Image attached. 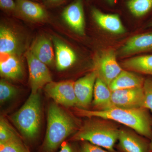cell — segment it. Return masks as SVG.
<instances>
[{
	"mask_svg": "<svg viewBox=\"0 0 152 152\" xmlns=\"http://www.w3.org/2000/svg\"><path fill=\"white\" fill-rule=\"evenodd\" d=\"M147 109H126L113 107L104 110H90L78 108L77 114L80 116L97 118L120 123L132 129L147 138L152 137V119Z\"/></svg>",
	"mask_w": 152,
	"mask_h": 152,
	"instance_id": "1",
	"label": "cell"
},
{
	"mask_svg": "<svg viewBox=\"0 0 152 152\" xmlns=\"http://www.w3.org/2000/svg\"><path fill=\"white\" fill-rule=\"evenodd\" d=\"M77 128L76 121L67 112L56 103L50 104L46 133L42 145L44 151L54 152Z\"/></svg>",
	"mask_w": 152,
	"mask_h": 152,
	"instance_id": "2",
	"label": "cell"
},
{
	"mask_svg": "<svg viewBox=\"0 0 152 152\" xmlns=\"http://www.w3.org/2000/svg\"><path fill=\"white\" fill-rule=\"evenodd\" d=\"M91 119L86 121L72 137L75 141L87 142L111 152L118 141L120 129L109 120Z\"/></svg>",
	"mask_w": 152,
	"mask_h": 152,
	"instance_id": "3",
	"label": "cell"
},
{
	"mask_svg": "<svg viewBox=\"0 0 152 152\" xmlns=\"http://www.w3.org/2000/svg\"><path fill=\"white\" fill-rule=\"evenodd\" d=\"M42 105L39 92L31 93L26 102L11 117L14 125L25 138L32 140L40 128Z\"/></svg>",
	"mask_w": 152,
	"mask_h": 152,
	"instance_id": "4",
	"label": "cell"
},
{
	"mask_svg": "<svg viewBox=\"0 0 152 152\" xmlns=\"http://www.w3.org/2000/svg\"><path fill=\"white\" fill-rule=\"evenodd\" d=\"M95 67L98 77L108 86L123 70L117 62L115 53L110 49L104 50L98 56Z\"/></svg>",
	"mask_w": 152,
	"mask_h": 152,
	"instance_id": "5",
	"label": "cell"
},
{
	"mask_svg": "<svg viewBox=\"0 0 152 152\" xmlns=\"http://www.w3.org/2000/svg\"><path fill=\"white\" fill-rule=\"evenodd\" d=\"M32 94H36L49 83L53 82L47 65L36 58L31 51L26 53Z\"/></svg>",
	"mask_w": 152,
	"mask_h": 152,
	"instance_id": "6",
	"label": "cell"
},
{
	"mask_svg": "<svg viewBox=\"0 0 152 152\" xmlns=\"http://www.w3.org/2000/svg\"><path fill=\"white\" fill-rule=\"evenodd\" d=\"M74 83L72 81H53L45 86V91L47 96L58 104L67 107L77 106Z\"/></svg>",
	"mask_w": 152,
	"mask_h": 152,
	"instance_id": "7",
	"label": "cell"
},
{
	"mask_svg": "<svg viewBox=\"0 0 152 152\" xmlns=\"http://www.w3.org/2000/svg\"><path fill=\"white\" fill-rule=\"evenodd\" d=\"M113 107L126 109L144 108L143 87L112 91Z\"/></svg>",
	"mask_w": 152,
	"mask_h": 152,
	"instance_id": "8",
	"label": "cell"
},
{
	"mask_svg": "<svg viewBox=\"0 0 152 152\" xmlns=\"http://www.w3.org/2000/svg\"><path fill=\"white\" fill-rule=\"evenodd\" d=\"M97 75L95 71L87 74L74 83V90L77 104L80 109H86L92 101L94 88Z\"/></svg>",
	"mask_w": 152,
	"mask_h": 152,
	"instance_id": "9",
	"label": "cell"
},
{
	"mask_svg": "<svg viewBox=\"0 0 152 152\" xmlns=\"http://www.w3.org/2000/svg\"><path fill=\"white\" fill-rule=\"evenodd\" d=\"M63 20L77 34L85 33V18L83 0H75L64 8L62 12Z\"/></svg>",
	"mask_w": 152,
	"mask_h": 152,
	"instance_id": "10",
	"label": "cell"
},
{
	"mask_svg": "<svg viewBox=\"0 0 152 152\" xmlns=\"http://www.w3.org/2000/svg\"><path fill=\"white\" fill-rule=\"evenodd\" d=\"M118 148L121 152H150L149 143L129 130L120 129Z\"/></svg>",
	"mask_w": 152,
	"mask_h": 152,
	"instance_id": "11",
	"label": "cell"
},
{
	"mask_svg": "<svg viewBox=\"0 0 152 152\" xmlns=\"http://www.w3.org/2000/svg\"><path fill=\"white\" fill-rule=\"evenodd\" d=\"M145 52H152V31L130 38L121 48L119 54L124 56Z\"/></svg>",
	"mask_w": 152,
	"mask_h": 152,
	"instance_id": "12",
	"label": "cell"
},
{
	"mask_svg": "<svg viewBox=\"0 0 152 152\" xmlns=\"http://www.w3.org/2000/svg\"><path fill=\"white\" fill-rule=\"evenodd\" d=\"M17 15L34 21H42L48 18L46 9L39 3L32 0H16Z\"/></svg>",
	"mask_w": 152,
	"mask_h": 152,
	"instance_id": "13",
	"label": "cell"
},
{
	"mask_svg": "<svg viewBox=\"0 0 152 152\" xmlns=\"http://www.w3.org/2000/svg\"><path fill=\"white\" fill-rule=\"evenodd\" d=\"M91 14L96 23L103 29L116 34H123L126 31L118 15L104 13L95 8L92 9Z\"/></svg>",
	"mask_w": 152,
	"mask_h": 152,
	"instance_id": "14",
	"label": "cell"
},
{
	"mask_svg": "<svg viewBox=\"0 0 152 152\" xmlns=\"http://www.w3.org/2000/svg\"><path fill=\"white\" fill-rule=\"evenodd\" d=\"M0 73L5 78L18 80L23 75V69L20 61L14 54L1 53Z\"/></svg>",
	"mask_w": 152,
	"mask_h": 152,
	"instance_id": "15",
	"label": "cell"
},
{
	"mask_svg": "<svg viewBox=\"0 0 152 152\" xmlns=\"http://www.w3.org/2000/svg\"><path fill=\"white\" fill-rule=\"evenodd\" d=\"M56 66L59 71L65 70L75 62L77 56L69 47L56 38H54Z\"/></svg>",
	"mask_w": 152,
	"mask_h": 152,
	"instance_id": "16",
	"label": "cell"
},
{
	"mask_svg": "<svg viewBox=\"0 0 152 152\" xmlns=\"http://www.w3.org/2000/svg\"><path fill=\"white\" fill-rule=\"evenodd\" d=\"M30 50L36 58L47 65H50L54 61L55 53L51 42L46 37L38 38Z\"/></svg>",
	"mask_w": 152,
	"mask_h": 152,
	"instance_id": "17",
	"label": "cell"
},
{
	"mask_svg": "<svg viewBox=\"0 0 152 152\" xmlns=\"http://www.w3.org/2000/svg\"><path fill=\"white\" fill-rule=\"evenodd\" d=\"M145 79L136 74L122 70L109 85L111 91L143 87Z\"/></svg>",
	"mask_w": 152,
	"mask_h": 152,
	"instance_id": "18",
	"label": "cell"
},
{
	"mask_svg": "<svg viewBox=\"0 0 152 152\" xmlns=\"http://www.w3.org/2000/svg\"><path fill=\"white\" fill-rule=\"evenodd\" d=\"M112 91L99 78L95 82L93 103L97 110H104L113 107L112 103Z\"/></svg>",
	"mask_w": 152,
	"mask_h": 152,
	"instance_id": "19",
	"label": "cell"
},
{
	"mask_svg": "<svg viewBox=\"0 0 152 152\" xmlns=\"http://www.w3.org/2000/svg\"><path fill=\"white\" fill-rule=\"evenodd\" d=\"M129 70L152 77V54L133 57L125 60L122 64Z\"/></svg>",
	"mask_w": 152,
	"mask_h": 152,
	"instance_id": "20",
	"label": "cell"
},
{
	"mask_svg": "<svg viewBox=\"0 0 152 152\" xmlns=\"http://www.w3.org/2000/svg\"><path fill=\"white\" fill-rule=\"evenodd\" d=\"M18 47V39L12 31L5 26L0 28V53L15 54Z\"/></svg>",
	"mask_w": 152,
	"mask_h": 152,
	"instance_id": "21",
	"label": "cell"
},
{
	"mask_svg": "<svg viewBox=\"0 0 152 152\" xmlns=\"http://www.w3.org/2000/svg\"><path fill=\"white\" fill-rule=\"evenodd\" d=\"M127 5L132 14L138 18L145 16L152 11V0H129Z\"/></svg>",
	"mask_w": 152,
	"mask_h": 152,
	"instance_id": "22",
	"label": "cell"
},
{
	"mask_svg": "<svg viewBox=\"0 0 152 152\" xmlns=\"http://www.w3.org/2000/svg\"><path fill=\"white\" fill-rule=\"evenodd\" d=\"M15 131L9 124L5 119L1 117L0 119V143L20 141Z\"/></svg>",
	"mask_w": 152,
	"mask_h": 152,
	"instance_id": "23",
	"label": "cell"
},
{
	"mask_svg": "<svg viewBox=\"0 0 152 152\" xmlns=\"http://www.w3.org/2000/svg\"><path fill=\"white\" fill-rule=\"evenodd\" d=\"M18 90L5 80L2 79L0 81V102L3 104L10 100L18 94Z\"/></svg>",
	"mask_w": 152,
	"mask_h": 152,
	"instance_id": "24",
	"label": "cell"
},
{
	"mask_svg": "<svg viewBox=\"0 0 152 152\" xmlns=\"http://www.w3.org/2000/svg\"><path fill=\"white\" fill-rule=\"evenodd\" d=\"M0 152H29L22 141L0 143Z\"/></svg>",
	"mask_w": 152,
	"mask_h": 152,
	"instance_id": "25",
	"label": "cell"
},
{
	"mask_svg": "<svg viewBox=\"0 0 152 152\" xmlns=\"http://www.w3.org/2000/svg\"><path fill=\"white\" fill-rule=\"evenodd\" d=\"M144 107L152 112V77L145 79Z\"/></svg>",
	"mask_w": 152,
	"mask_h": 152,
	"instance_id": "26",
	"label": "cell"
},
{
	"mask_svg": "<svg viewBox=\"0 0 152 152\" xmlns=\"http://www.w3.org/2000/svg\"><path fill=\"white\" fill-rule=\"evenodd\" d=\"M0 7L2 10L8 13L16 15L17 3L14 0H0Z\"/></svg>",
	"mask_w": 152,
	"mask_h": 152,
	"instance_id": "27",
	"label": "cell"
},
{
	"mask_svg": "<svg viewBox=\"0 0 152 152\" xmlns=\"http://www.w3.org/2000/svg\"><path fill=\"white\" fill-rule=\"evenodd\" d=\"M80 152H111L104 150L103 148L90 143L88 142H83L80 149Z\"/></svg>",
	"mask_w": 152,
	"mask_h": 152,
	"instance_id": "28",
	"label": "cell"
},
{
	"mask_svg": "<svg viewBox=\"0 0 152 152\" xmlns=\"http://www.w3.org/2000/svg\"><path fill=\"white\" fill-rule=\"evenodd\" d=\"M58 152H77V150L71 144L65 143L62 145L61 149Z\"/></svg>",
	"mask_w": 152,
	"mask_h": 152,
	"instance_id": "29",
	"label": "cell"
},
{
	"mask_svg": "<svg viewBox=\"0 0 152 152\" xmlns=\"http://www.w3.org/2000/svg\"><path fill=\"white\" fill-rule=\"evenodd\" d=\"M66 0H45L49 5L50 6H57L62 4Z\"/></svg>",
	"mask_w": 152,
	"mask_h": 152,
	"instance_id": "30",
	"label": "cell"
},
{
	"mask_svg": "<svg viewBox=\"0 0 152 152\" xmlns=\"http://www.w3.org/2000/svg\"><path fill=\"white\" fill-rule=\"evenodd\" d=\"M146 27L149 28H152V19L148 23Z\"/></svg>",
	"mask_w": 152,
	"mask_h": 152,
	"instance_id": "31",
	"label": "cell"
},
{
	"mask_svg": "<svg viewBox=\"0 0 152 152\" xmlns=\"http://www.w3.org/2000/svg\"><path fill=\"white\" fill-rule=\"evenodd\" d=\"M107 1L108 3L110 5H113L115 1V0H107Z\"/></svg>",
	"mask_w": 152,
	"mask_h": 152,
	"instance_id": "32",
	"label": "cell"
},
{
	"mask_svg": "<svg viewBox=\"0 0 152 152\" xmlns=\"http://www.w3.org/2000/svg\"><path fill=\"white\" fill-rule=\"evenodd\" d=\"M151 140V141L149 143V151L152 152V137Z\"/></svg>",
	"mask_w": 152,
	"mask_h": 152,
	"instance_id": "33",
	"label": "cell"
},
{
	"mask_svg": "<svg viewBox=\"0 0 152 152\" xmlns=\"http://www.w3.org/2000/svg\"><path fill=\"white\" fill-rule=\"evenodd\" d=\"M32 1H39V0H32Z\"/></svg>",
	"mask_w": 152,
	"mask_h": 152,
	"instance_id": "34",
	"label": "cell"
}]
</instances>
